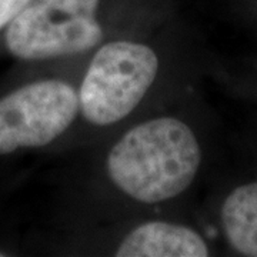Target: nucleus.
Returning <instances> with one entry per match:
<instances>
[{"instance_id": "1", "label": "nucleus", "mask_w": 257, "mask_h": 257, "mask_svg": "<svg viewBox=\"0 0 257 257\" xmlns=\"http://www.w3.org/2000/svg\"><path fill=\"white\" fill-rule=\"evenodd\" d=\"M187 100L149 113L87 147L90 162L80 182L83 217L77 221L180 211L204 162Z\"/></svg>"}, {"instance_id": "2", "label": "nucleus", "mask_w": 257, "mask_h": 257, "mask_svg": "<svg viewBox=\"0 0 257 257\" xmlns=\"http://www.w3.org/2000/svg\"><path fill=\"white\" fill-rule=\"evenodd\" d=\"M194 69L190 33L175 18L104 43L82 60L79 116L63 152L86 150L187 97Z\"/></svg>"}, {"instance_id": "3", "label": "nucleus", "mask_w": 257, "mask_h": 257, "mask_svg": "<svg viewBox=\"0 0 257 257\" xmlns=\"http://www.w3.org/2000/svg\"><path fill=\"white\" fill-rule=\"evenodd\" d=\"M173 18L145 0H32L3 33L13 57L29 63L82 60L113 39Z\"/></svg>"}, {"instance_id": "4", "label": "nucleus", "mask_w": 257, "mask_h": 257, "mask_svg": "<svg viewBox=\"0 0 257 257\" xmlns=\"http://www.w3.org/2000/svg\"><path fill=\"white\" fill-rule=\"evenodd\" d=\"M82 60L46 63V74L0 97V156L33 149L63 152L79 116Z\"/></svg>"}, {"instance_id": "5", "label": "nucleus", "mask_w": 257, "mask_h": 257, "mask_svg": "<svg viewBox=\"0 0 257 257\" xmlns=\"http://www.w3.org/2000/svg\"><path fill=\"white\" fill-rule=\"evenodd\" d=\"M62 256L206 257L209 239L180 211L76 221L62 233Z\"/></svg>"}, {"instance_id": "6", "label": "nucleus", "mask_w": 257, "mask_h": 257, "mask_svg": "<svg viewBox=\"0 0 257 257\" xmlns=\"http://www.w3.org/2000/svg\"><path fill=\"white\" fill-rule=\"evenodd\" d=\"M221 231L233 251L257 257V180L236 186L219 210Z\"/></svg>"}, {"instance_id": "7", "label": "nucleus", "mask_w": 257, "mask_h": 257, "mask_svg": "<svg viewBox=\"0 0 257 257\" xmlns=\"http://www.w3.org/2000/svg\"><path fill=\"white\" fill-rule=\"evenodd\" d=\"M32 0H0V33L8 29Z\"/></svg>"}]
</instances>
